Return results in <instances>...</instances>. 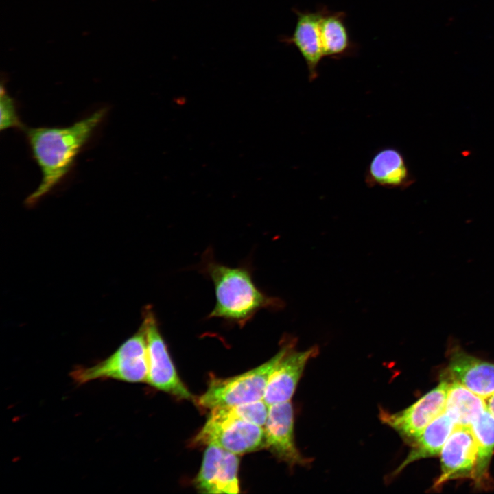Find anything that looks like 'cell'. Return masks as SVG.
Returning a JSON list of instances; mask_svg holds the SVG:
<instances>
[{
    "label": "cell",
    "instance_id": "6da1fadb",
    "mask_svg": "<svg viewBox=\"0 0 494 494\" xmlns=\"http://www.w3.org/2000/svg\"><path fill=\"white\" fill-rule=\"evenodd\" d=\"M105 115L102 108L69 126L25 130L32 157L42 174L38 187L26 199L27 205L36 204L67 176Z\"/></svg>",
    "mask_w": 494,
    "mask_h": 494
},
{
    "label": "cell",
    "instance_id": "7a4b0ae2",
    "mask_svg": "<svg viewBox=\"0 0 494 494\" xmlns=\"http://www.w3.org/2000/svg\"><path fill=\"white\" fill-rule=\"evenodd\" d=\"M200 270L213 281L215 288V305L208 318H221L242 327L259 310H276L283 306L281 299L268 296L256 286L250 268L219 263L210 249L204 253Z\"/></svg>",
    "mask_w": 494,
    "mask_h": 494
},
{
    "label": "cell",
    "instance_id": "3957f363",
    "mask_svg": "<svg viewBox=\"0 0 494 494\" xmlns=\"http://www.w3.org/2000/svg\"><path fill=\"white\" fill-rule=\"evenodd\" d=\"M294 346V340L286 341L272 358L253 369L228 378H211L207 390L196 399L198 405L211 410L263 399L271 374Z\"/></svg>",
    "mask_w": 494,
    "mask_h": 494
},
{
    "label": "cell",
    "instance_id": "277c9868",
    "mask_svg": "<svg viewBox=\"0 0 494 494\" xmlns=\"http://www.w3.org/2000/svg\"><path fill=\"white\" fill-rule=\"evenodd\" d=\"M148 369L147 336L142 323L138 331L108 357L92 366L77 367L70 375L78 385L97 379L139 383L146 382Z\"/></svg>",
    "mask_w": 494,
    "mask_h": 494
},
{
    "label": "cell",
    "instance_id": "5b68a950",
    "mask_svg": "<svg viewBox=\"0 0 494 494\" xmlns=\"http://www.w3.org/2000/svg\"><path fill=\"white\" fill-rule=\"evenodd\" d=\"M192 446L215 445L235 454L265 449L263 427L239 419L209 414Z\"/></svg>",
    "mask_w": 494,
    "mask_h": 494
},
{
    "label": "cell",
    "instance_id": "8992f818",
    "mask_svg": "<svg viewBox=\"0 0 494 494\" xmlns=\"http://www.w3.org/2000/svg\"><path fill=\"white\" fill-rule=\"evenodd\" d=\"M143 316L142 323L146 331L149 362L146 382L153 388L178 399L196 401L177 373L152 308L150 306L145 307Z\"/></svg>",
    "mask_w": 494,
    "mask_h": 494
},
{
    "label": "cell",
    "instance_id": "52a82bcc",
    "mask_svg": "<svg viewBox=\"0 0 494 494\" xmlns=\"http://www.w3.org/2000/svg\"><path fill=\"white\" fill-rule=\"evenodd\" d=\"M449 384L443 377L437 386L407 408L395 413L381 411V421L412 443L444 411Z\"/></svg>",
    "mask_w": 494,
    "mask_h": 494
},
{
    "label": "cell",
    "instance_id": "ba28073f",
    "mask_svg": "<svg viewBox=\"0 0 494 494\" xmlns=\"http://www.w3.org/2000/svg\"><path fill=\"white\" fill-rule=\"evenodd\" d=\"M239 464L237 454L215 445H207L202 465L193 480V484L200 493H238Z\"/></svg>",
    "mask_w": 494,
    "mask_h": 494
},
{
    "label": "cell",
    "instance_id": "9c48e42d",
    "mask_svg": "<svg viewBox=\"0 0 494 494\" xmlns=\"http://www.w3.org/2000/svg\"><path fill=\"white\" fill-rule=\"evenodd\" d=\"M265 449L290 467L306 465L310 461L297 449L294 435V412L290 401L269 406L263 426Z\"/></svg>",
    "mask_w": 494,
    "mask_h": 494
},
{
    "label": "cell",
    "instance_id": "30bf717a",
    "mask_svg": "<svg viewBox=\"0 0 494 494\" xmlns=\"http://www.w3.org/2000/svg\"><path fill=\"white\" fill-rule=\"evenodd\" d=\"M441 473L434 484L438 489L449 480L472 479L476 463V445L469 426L456 425L440 451Z\"/></svg>",
    "mask_w": 494,
    "mask_h": 494
},
{
    "label": "cell",
    "instance_id": "8fae6325",
    "mask_svg": "<svg viewBox=\"0 0 494 494\" xmlns=\"http://www.w3.org/2000/svg\"><path fill=\"white\" fill-rule=\"evenodd\" d=\"M443 376L455 380L480 397L494 394V364L469 355L460 346L449 351V364Z\"/></svg>",
    "mask_w": 494,
    "mask_h": 494
},
{
    "label": "cell",
    "instance_id": "7c38bea8",
    "mask_svg": "<svg viewBox=\"0 0 494 494\" xmlns=\"http://www.w3.org/2000/svg\"><path fill=\"white\" fill-rule=\"evenodd\" d=\"M294 347L282 357L269 378L263 398L268 406L290 401L307 362L318 352L317 346L303 351H295Z\"/></svg>",
    "mask_w": 494,
    "mask_h": 494
},
{
    "label": "cell",
    "instance_id": "4fadbf2b",
    "mask_svg": "<svg viewBox=\"0 0 494 494\" xmlns=\"http://www.w3.org/2000/svg\"><path fill=\"white\" fill-rule=\"evenodd\" d=\"M293 12L296 16L294 31L280 40L298 49L306 64L309 80L313 82L318 77V67L324 58L319 27L320 8L314 12L293 8Z\"/></svg>",
    "mask_w": 494,
    "mask_h": 494
},
{
    "label": "cell",
    "instance_id": "5bb4252c",
    "mask_svg": "<svg viewBox=\"0 0 494 494\" xmlns=\"http://www.w3.org/2000/svg\"><path fill=\"white\" fill-rule=\"evenodd\" d=\"M367 187L386 189H403L412 180L401 152L395 147L388 146L374 153L364 173Z\"/></svg>",
    "mask_w": 494,
    "mask_h": 494
},
{
    "label": "cell",
    "instance_id": "9a60e30c",
    "mask_svg": "<svg viewBox=\"0 0 494 494\" xmlns=\"http://www.w3.org/2000/svg\"><path fill=\"white\" fill-rule=\"evenodd\" d=\"M320 8V37L324 58L338 60L353 55L357 47L351 40L345 13Z\"/></svg>",
    "mask_w": 494,
    "mask_h": 494
},
{
    "label": "cell",
    "instance_id": "2e32d148",
    "mask_svg": "<svg viewBox=\"0 0 494 494\" xmlns=\"http://www.w3.org/2000/svg\"><path fill=\"white\" fill-rule=\"evenodd\" d=\"M455 425H456L453 419L443 411L431 421L411 443L412 448L407 457L393 474L395 475L399 473L414 461L439 454Z\"/></svg>",
    "mask_w": 494,
    "mask_h": 494
},
{
    "label": "cell",
    "instance_id": "e0dca14e",
    "mask_svg": "<svg viewBox=\"0 0 494 494\" xmlns=\"http://www.w3.org/2000/svg\"><path fill=\"white\" fill-rule=\"evenodd\" d=\"M476 445V463L472 480L478 489L493 485L489 469L494 453V416L486 409L470 426Z\"/></svg>",
    "mask_w": 494,
    "mask_h": 494
},
{
    "label": "cell",
    "instance_id": "ac0fdd59",
    "mask_svg": "<svg viewBox=\"0 0 494 494\" xmlns=\"http://www.w3.org/2000/svg\"><path fill=\"white\" fill-rule=\"evenodd\" d=\"M449 381L444 412L456 425L470 427L474 420L487 409L486 401L460 382Z\"/></svg>",
    "mask_w": 494,
    "mask_h": 494
},
{
    "label": "cell",
    "instance_id": "d6986e66",
    "mask_svg": "<svg viewBox=\"0 0 494 494\" xmlns=\"http://www.w3.org/2000/svg\"><path fill=\"white\" fill-rule=\"evenodd\" d=\"M268 410L269 406L261 399L236 405L215 408L210 410V414L239 419L263 427Z\"/></svg>",
    "mask_w": 494,
    "mask_h": 494
},
{
    "label": "cell",
    "instance_id": "ffe728a7",
    "mask_svg": "<svg viewBox=\"0 0 494 494\" xmlns=\"http://www.w3.org/2000/svg\"><path fill=\"white\" fill-rule=\"evenodd\" d=\"M1 130L10 128H22L23 127L16 111L14 99L7 93L4 82L1 84Z\"/></svg>",
    "mask_w": 494,
    "mask_h": 494
},
{
    "label": "cell",
    "instance_id": "44dd1931",
    "mask_svg": "<svg viewBox=\"0 0 494 494\" xmlns=\"http://www.w3.org/2000/svg\"><path fill=\"white\" fill-rule=\"evenodd\" d=\"M486 403L487 410L494 416V394L487 398Z\"/></svg>",
    "mask_w": 494,
    "mask_h": 494
}]
</instances>
